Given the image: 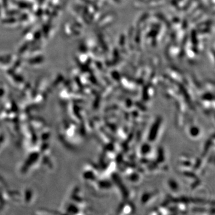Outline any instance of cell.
<instances>
[{
    "label": "cell",
    "instance_id": "obj_1",
    "mask_svg": "<svg viewBox=\"0 0 215 215\" xmlns=\"http://www.w3.org/2000/svg\"><path fill=\"white\" fill-rule=\"evenodd\" d=\"M42 60H43V59L42 57H38V58H35L33 59H31L30 60H29V62L30 63H38L42 62Z\"/></svg>",
    "mask_w": 215,
    "mask_h": 215
},
{
    "label": "cell",
    "instance_id": "obj_2",
    "mask_svg": "<svg viewBox=\"0 0 215 215\" xmlns=\"http://www.w3.org/2000/svg\"><path fill=\"white\" fill-rule=\"evenodd\" d=\"M18 5L22 8H29V5L25 2H19Z\"/></svg>",
    "mask_w": 215,
    "mask_h": 215
}]
</instances>
